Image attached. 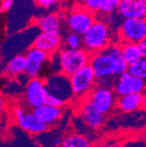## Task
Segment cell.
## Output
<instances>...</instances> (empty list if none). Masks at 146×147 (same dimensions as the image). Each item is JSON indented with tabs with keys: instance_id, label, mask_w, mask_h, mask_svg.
<instances>
[{
	"instance_id": "cell-19",
	"label": "cell",
	"mask_w": 146,
	"mask_h": 147,
	"mask_svg": "<svg viewBox=\"0 0 146 147\" xmlns=\"http://www.w3.org/2000/svg\"><path fill=\"white\" fill-rule=\"evenodd\" d=\"M26 61L25 54H17L11 57L5 67V73L8 76L17 77L25 73Z\"/></svg>"
},
{
	"instance_id": "cell-24",
	"label": "cell",
	"mask_w": 146,
	"mask_h": 147,
	"mask_svg": "<svg viewBox=\"0 0 146 147\" xmlns=\"http://www.w3.org/2000/svg\"><path fill=\"white\" fill-rule=\"evenodd\" d=\"M106 0H82L83 7L92 13L100 12Z\"/></svg>"
},
{
	"instance_id": "cell-1",
	"label": "cell",
	"mask_w": 146,
	"mask_h": 147,
	"mask_svg": "<svg viewBox=\"0 0 146 147\" xmlns=\"http://www.w3.org/2000/svg\"><path fill=\"white\" fill-rule=\"evenodd\" d=\"M96 81L104 79H116L129 69V65L125 61L122 46L112 44L104 50L91 56L90 63Z\"/></svg>"
},
{
	"instance_id": "cell-12",
	"label": "cell",
	"mask_w": 146,
	"mask_h": 147,
	"mask_svg": "<svg viewBox=\"0 0 146 147\" xmlns=\"http://www.w3.org/2000/svg\"><path fill=\"white\" fill-rule=\"evenodd\" d=\"M26 66L25 74L32 79L39 77L44 64L48 61L49 55L34 47H30L25 53Z\"/></svg>"
},
{
	"instance_id": "cell-17",
	"label": "cell",
	"mask_w": 146,
	"mask_h": 147,
	"mask_svg": "<svg viewBox=\"0 0 146 147\" xmlns=\"http://www.w3.org/2000/svg\"><path fill=\"white\" fill-rule=\"evenodd\" d=\"M143 96L142 93H136L120 96L117 101V105L122 111L131 113L138 109L143 105Z\"/></svg>"
},
{
	"instance_id": "cell-13",
	"label": "cell",
	"mask_w": 146,
	"mask_h": 147,
	"mask_svg": "<svg viewBox=\"0 0 146 147\" xmlns=\"http://www.w3.org/2000/svg\"><path fill=\"white\" fill-rule=\"evenodd\" d=\"M117 13L123 20L146 18V0H121Z\"/></svg>"
},
{
	"instance_id": "cell-22",
	"label": "cell",
	"mask_w": 146,
	"mask_h": 147,
	"mask_svg": "<svg viewBox=\"0 0 146 147\" xmlns=\"http://www.w3.org/2000/svg\"><path fill=\"white\" fill-rule=\"evenodd\" d=\"M128 72L131 73L132 76L141 78L146 82V58L143 57L135 64L129 66Z\"/></svg>"
},
{
	"instance_id": "cell-7",
	"label": "cell",
	"mask_w": 146,
	"mask_h": 147,
	"mask_svg": "<svg viewBox=\"0 0 146 147\" xmlns=\"http://www.w3.org/2000/svg\"><path fill=\"white\" fill-rule=\"evenodd\" d=\"M14 117L16 122L23 131L33 135H40L46 132L49 126L37 117L33 111L28 112L22 108L17 107L14 110Z\"/></svg>"
},
{
	"instance_id": "cell-4",
	"label": "cell",
	"mask_w": 146,
	"mask_h": 147,
	"mask_svg": "<svg viewBox=\"0 0 146 147\" xmlns=\"http://www.w3.org/2000/svg\"><path fill=\"white\" fill-rule=\"evenodd\" d=\"M74 96L81 97L90 94L96 88V78L90 64L86 65L70 77Z\"/></svg>"
},
{
	"instance_id": "cell-31",
	"label": "cell",
	"mask_w": 146,
	"mask_h": 147,
	"mask_svg": "<svg viewBox=\"0 0 146 147\" xmlns=\"http://www.w3.org/2000/svg\"><path fill=\"white\" fill-rule=\"evenodd\" d=\"M57 14V16H58V18H59V20H61V22L62 21V22H67V17H68V15L65 12V11H59L58 13H56Z\"/></svg>"
},
{
	"instance_id": "cell-28",
	"label": "cell",
	"mask_w": 146,
	"mask_h": 147,
	"mask_svg": "<svg viewBox=\"0 0 146 147\" xmlns=\"http://www.w3.org/2000/svg\"><path fill=\"white\" fill-rule=\"evenodd\" d=\"M16 79H17V82H19L20 85L25 86V87L28 84L29 81L31 80V78H29L25 73L22 74V75H20V76H19L17 77H16Z\"/></svg>"
},
{
	"instance_id": "cell-32",
	"label": "cell",
	"mask_w": 146,
	"mask_h": 147,
	"mask_svg": "<svg viewBox=\"0 0 146 147\" xmlns=\"http://www.w3.org/2000/svg\"><path fill=\"white\" fill-rule=\"evenodd\" d=\"M98 147H117V145L116 144H114L113 142H108L102 145H99Z\"/></svg>"
},
{
	"instance_id": "cell-11",
	"label": "cell",
	"mask_w": 146,
	"mask_h": 147,
	"mask_svg": "<svg viewBox=\"0 0 146 147\" xmlns=\"http://www.w3.org/2000/svg\"><path fill=\"white\" fill-rule=\"evenodd\" d=\"M114 88L116 95L123 96L131 94L142 93L146 88V82L132 76L127 71L117 77Z\"/></svg>"
},
{
	"instance_id": "cell-16",
	"label": "cell",
	"mask_w": 146,
	"mask_h": 147,
	"mask_svg": "<svg viewBox=\"0 0 146 147\" xmlns=\"http://www.w3.org/2000/svg\"><path fill=\"white\" fill-rule=\"evenodd\" d=\"M33 113L48 126L55 125L62 117V109L47 104L33 109Z\"/></svg>"
},
{
	"instance_id": "cell-10",
	"label": "cell",
	"mask_w": 146,
	"mask_h": 147,
	"mask_svg": "<svg viewBox=\"0 0 146 147\" xmlns=\"http://www.w3.org/2000/svg\"><path fill=\"white\" fill-rule=\"evenodd\" d=\"M115 94V90L110 88L97 86L89 94L88 100L100 112L106 115L111 111L116 103Z\"/></svg>"
},
{
	"instance_id": "cell-33",
	"label": "cell",
	"mask_w": 146,
	"mask_h": 147,
	"mask_svg": "<svg viewBox=\"0 0 146 147\" xmlns=\"http://www.w3.org/2000/svg\"><path fill=\"white\" fill-rule=\"evenodd\" d=\"M145 138H146V131H145Z\"/></svg>"
},
{
	"instance_id": "cell-14",
	"label": "cell",
	"mask_w": 146,
	"mask_h": 147,
	"mask_svg": "<svg viewBox=\"0 0 146 147\" xmlns=\"http://www.w3.org/2000/svg\"><path fill=\"white\" fill-rule=\"evenodd\" d=\"M61 45L60 32H41L35 38L32 47L40 49L48 55H53Z\"/></svg>"
},
{
	"instance_id": "cell-9",
	"label": "cell",
	"mask_w": 146,
	"mask_h": 147,
	"mask_svg": "<svg viewBox=\"0 0 146 147\" xmlns=\"http://www.w3.org/2000/svg\"><path fill=\"white\" fill-rule=\"evenodd\" d=\"M95 21L93 13L82 6L75 9L68 14L67 25L71 32L82 36Z\"/></svg>"
},
{
	"instance_id": "cell-30",
	"label": "cell",
	"mask_w": 146,
	"mask_h": 147,
	"mask_svg": "<svg viewBox=\"0 0 146 147\" xmlns=\"http://www.w3.org/2000/svg\"><path fill=\"white\" fill-rule=\"evenodd\" d=\"M138 47H139V49L141 51L142 56L143 58H146V40L138 43Z\"/></svg>"
},
{
	"instance_id": "cell-18",
	"label": "cell",
	"mask_w": 146,
	"mask_h": 147,
	"mask_svg": "<svg viewBox=\"0 0 146 147\" xmlns=\"http://www.w3.org/2000/svg\"><path fill=\"white\" fill-rule=\"evenodd\" d=\"M36 25L42 32H59L61 29V20L55 13L40 16L36 20Z\"/></svg>"
},
{
	"instance_id": "cell-25",
	"label": "cell",
	"mask_w": 146,
	"mask_h": 147,
	"mask_svg": "<svg viewBox=\"0 0 146 147\" xmlns=\"http://www.w3.org/2000/svg\"><path fill=\"white\" fill-rule=\"evenodd\" d=\"M120 3L121 0H106L100 12L103 14H110L115 11H117Z\"/></svg>"
},
{
	"instance_id": "cell-5",
	"label": "cell",
	"mask_w": 146,
	"mask_h": 147,
	"mask_svg": "<svg viewBox=\"0 0 146 147\" xmlns=\"http://www.w3.org/2000/svg\"><path fill=\"white\" fill-rule=\"evenodd\" d=\"M119 33L122 40L128 43L138 44L146 40V18L123 20Z\"/></svg>"
},
{
	"instance_id": "cell-27",
	"label": "cell",
	"mask_w": 146,
	"mask_h": 147,
	"mask_svg": "<svg viewBox=\"0 0 146 147\" xmlns=\"http://www.w3.org/2000/svg\"><path fill=\"white\" fill-rule=\"evenodd\" d=\"M61 1H63V0H35L36 4L45 9L50 8L52 5L58 4Z\"/></svg>"
},
{
	"instance_id": "cell-21",
	"label": "cell",
	"mask_w": 146,
	"mask_h": 147,
	"mask_svg": "<svg viewBox=\"0 0 146 147\" xmlns=\"http://www.w3.org/2000/svg\"><path fill=\"white\" fill-rule=\"evenodd\" d=\"M61 147H93L90 141L83 135L72 133L64 138Z\"/></svg>"
},
{
	"instance_id": "cell-15",
	"label": "cell",
	"mask_w": 146,
	"mask_h": 147,
	"mask_svg": "<svg viewBox=\"0 0 146 147\" xmlns=\"http://www.w3.org/2000/svg\"><path fill=\"white\" fill-rule=\"evenodd\" d=\"M81 117L84 123L93 130L102 127L106 120V115L100 112L88 99L81 104Z\"/></svg>"
},
{
	"instance_id": "cell-8",
	"label": "cell",
	"mask_w": 146,
	"mask_h": 147,
	"mask_svg": "<svg viewBox=\"0 0 146 147\" xmlns=\"http://www.w3.org/2000/svg\"><path fill=\"white\" fill-rule=\"evenodd\" d=\"M48 94L46 82L40 77L31 79L25 88V98L26 102L33 109L46 104Z\"/></svg>"
},
{
	"instance_id": "cell-20",
	"label": "cell",
	"mask_w": 146,
	"mask_h": 147,
	"mask_svg": "<svg viewBox=\"0 0 146 147\" xmlns=\"http://www.w3.org/2000/svg\"><path fill=\"white\" fill-rule=\"evenodd\" d=\"M122 50L123 58L129 66L135 64L143 58L138 44L125 42L122 45Z\"/></svg>"
},
{
	"instance_id": "cell-3",
	"label": "cell",
	"mask_w": 146,
	"mask_h": 147,
	"mask_svg": "<svg viewBox=\"0 0 146 147\" xmlns=\"http://www.w3.org/2000/svg\"><path fill=\"white\" fill-rule=\"evenodd\" d=\"M90 55L91 54L88 53L84 48H63L59 53L61 73L68 77H71L77 71L90 63Z\"/></svg>"
},
{
	"instance_id": "cell-23",
	"label": "cell",
	"mask_w": 146,
	"mask_h": 147,
	"mask_svg": "<svg viewBox=\"0 0 146 147\" xmlns=\"http://www.w3.org/2000/svg\"><path fill=\"white\" fill-rule=\"evenodd\" d=\"M65 45L67 48L70 49H80L81 46L82 45V37L75 33L69 32L67 34L65 38Z\"/></svg>"
},
{
	"instance_id": "cell-29",
	"label": "cell",
	"mask_w": 146,
	"mask_h": 147,
	"mask_svg": "<svg viewBox=\"0 0 146 147\" xmlns=\"http://www.w3.org/2000/svg\"><path fill=\"white\" fill-rule=\"evenodd\" d=\"M13 4V0H2L1 3V11H8Z\"/></svg>"
},
{
	"instance_id": "cell-6",
	"label": "cell",
	"mask_w": 146,
	"mask_h": 147,
	"mask_svg": "<svg viewBox=\"0 0 146 147\" xmlns=\"http://www.w3.org/2000/svg\"><path fill=\"white\" fill-rule=\"evenodd\" d=\"M45 82L48 93L61 99L65 102L69 101L74 96L70 77L62 73L49 76Z\"/></svg>"
},
{
	"instance_id": "cell-26",
	"label": "cell",
	"mask_w": 146,
	"mask_h": 147,
	"mask_svg": "<svg viewBox=\"0 0 146 147\" xmlns=\"http://www.w3.org/2000/svg\"><path fill=\"white\" fill-rule=\"evenodd\" d=\"M65 102L62 101L61 99L54 96L53 95L48 94L46 100V104L50 105V106H53V107H58V108H62L65 105Z\"/></svg>"
},
{
	"instance_id": "cell-2",
	"label": "cell",
	"mask_w": 146,
	"mask_h": 147,
	"mask_svg": "<svg viewBox=\"0 0 146 147\" xmlns=\"http://www.w3.org/2000/svg\"><path fill=\"white\" fill-rule=\"evenodd\" d=\"M84 49L93 55L109 46V32L108 26L100 20H96L81 36Z\"/></svg>"
}]
</instances>
